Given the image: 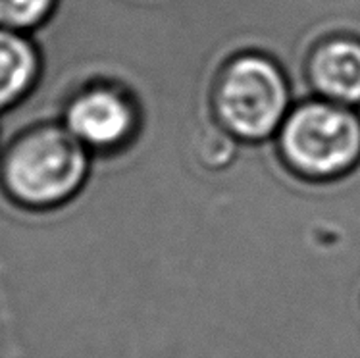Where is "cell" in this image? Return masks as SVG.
<instances>
[{"instance_id":"cell-1","label":"cell","mask_w":360,"mask_h":358,"mask_svg":"<svg viewBox=\"0 0 360 358\" xmlns=\"http://www.w3.org/2000/svg\"><path fill=\"white\" fill-rule=\"evenodd\" d=\"M93 153L60 124H43L20 135L4 154L0 179L15 203L54 208L72 203L91 174Z\"/></svg>"},{"instance_id":"cell-2","label":"cell","mask_w":360,"mask_h":358,"mask_svg":"<svg viewBox=\"0 0 360 358\" xmlns=\"http://www.w3.org/2000/svg\"><path fill=\"white\" fill-rule=\"evenodd\" d=\"M281 154L301 176L330 179L360 160V112L323 98L297 104L278 132Z\"/></svg>"},{"instance_id":"cell-3","label":"cell","mask_w":360,"mask_h":358,"mask_svg":"<svg viewBox=\"0 0 360 358\" xmlns=\"http://www.w3.org/2000/svg\"><path fill=\"white\" fill-rule=\"evenodd\" d=\"M214 104L228 132L241 141L257 143L278 135L291 110V93L274 60L245 54L221 73Z\"/></svg>"},{"instance_id":"cell-4","label":"cell","mask_w":360,"mask_h":358,"mask_svg":"<svg viewBox=\"0 0 360 358\" xmlns=\"http://www.w3.org/2000/svg\"><path fill=\"white\" fill-rule=\"evenodd\" d=\"M62 124L91 153H108L135 135L137 110L124 91L95 83L64 101Z\"/></svg>"},{"instance_id":"cell-5","label":"cell","mask_w":360,"mask_h":358,"mask_svg":"<svg viewBox=\"0 0 360 358\" xmlns=\"http://www.w3.org/2000/svg\"><path fill=\"white\" fill-rule=\"evenodd\" d=\"M310 81L323 101L360 108V41L338 37L320 44L310 58Z\"/></svg>"},{"instance_id":"cell-6","label":"cell","mask_w":360,"mask_h":358,"mask_svg":"<svg viewBox=\"0 0 360 358\" xmlns=\"http://www.w3.org/2000/svg\"><path fill=\"white\" fill-rule=\"evenodd\" d=\"M41 60L25 33L0 27V112L12 108L35 87Z\"/></svg>"},{"instance_id":"cell-7","label":"cell","mask_w":360,"mask_h":358,"mask_svg":"<svg viewBox=\"0 0 360 358\" xmlns=\"http://www.w3.org/2000/svg\"><path fill=\"white\" fill-rule=\"evenodd\" d=\"M58 0H0V27L25 33L51 20Z\"/></svg>"},{"instance_id":"cell-8","label":"cell","mask_w":360,"mask_h":358,"mask_svg":"<svg viewBox=\"0 0 360 358\" xmlns=\"http://www.w3.org/2000/svg\"><path fill=\"white\" fill-rule=\"evenodd\" d=\"M258 145H260V143H258ZM108 153H110L112 156H116V154L112 153V151H108ZM116 158H118V156H116ZM118 160L124 162L122 158H118ZM124 164H127V162H124ZM127 166H131V164H127ZM133 168H135V166H133ZM137 170H143V168H137ZM147 172H150V170H147ZM216 172H218V170H216ZM158 174H162V172H158ZM206 174H214V172H206ZM206 174H169V176H206ZM164 176H168V174H164Z\"/></svg>"}]
</instances>
